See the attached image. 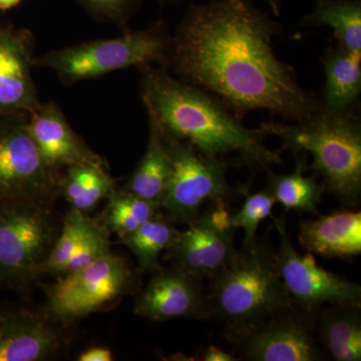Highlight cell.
I'll use <instances>...</instances> for the list:
<instances>
[{
    "label": "cell",
    "instance_id": "1",
    "mask_svg": "<svg viewBox=\"0 0 361 361\" xmlns=\"http://www.w3.org/2000/svg\"><path fill=\"white\" fill-rule=\"evenodd\" d=\"M281 25L250 0L191 4L172 39L170 63L179 80L210 92L238 118L265 110L302 123L323 110L272 42Z\"/></svg>",
    "mask_w": 361,
    "mask_h": 361
},
{
    "label": "cell",
    "instance_id": "2",
    "mask_svg": "<svg viewBox=\"0 0 361 361\" xmlns=\"http://www.w3.org/2000/svg\"><path fill=\"white\" fill-rule=\"evenodd\" d=\"M142 97L151 125L169 137L189 142L203 155L233 156L239 167L253 171L283 165L282 149H268L267 135L260 128L245 127L218 97L171 77L167 71L142 66Z\"/></svg>",
    "mask_w": 361,
    "mask_h": 361
},
{
    "label": "cell",
    "instance_id": "3",
    "mask_svg": "<svg viewBox=\"0 0 361 361\" xmlns=\"http://www.w3.org/2000/svg\"><path fill=\"white\" fill-rule=\"evenodd\" d=\"M260 129L280 137L282 149H290L294 156L310 153L311 170L342 205L360 203L361 123L353 110L332 113L323 109L305 122H265Z\"/></svg>",
    "mask_w": 361,
    "mask_h": 361
},
{
    "label": "cell",
    "instance_id": "4",
    "mask_svg": "<svg viewBox=\"0 0 361 361\" xmlns=\"http://www.w3.org/2000/svg\"><path fill=\"white\" fill-rule=\"evenodd\" d=\"M207 300L211 318L238 332L263 322L292 301L275 263L268 236L256 237L237 249L234 257L209 280Z\"/></svg>",
    "mask_w": 361,
    "mask_h": 361
},
{
    "label": "cell",
    "instance_id": "5",
    "mask_svg": "<svg viewBox=\"0 0 361 361\" xmlns=\"http://www.w3.org/2000/svg\"><path fill=\"white\" fill-rule=\"evenodd\" d=\"M160 134L171 160L170 179L161 209L174 224H190L205 204H228L248 191L249 186L230 185V169L239 167L234 160L203 155L189 142Z\"/></svg>",
    "mask_w": 361,
    "mask_h": 361
},
{
    "label": "cell",
    "instance_id": "6",
    "mask_svg": "<svg viewBox=\"0 0 361 361\" xmlns=\"http://www.w3.org/2000/svg\"><path fill=\"white\" fill-rule=\"evenodd\" d=\"M172 39L165 26L133 32L116 39L97 40L49 52L33 61V65L47 66L65 82L101 77L130 66L170 63Z\"/></svg>",
    "mask_w": 361,
    "mask_h": 361
},
{
    "label": "cell",
    "instance_id": "7",
    "mask_svg": "<svg viewBox=\"0 0 361 361\" xmlns=\"http://www.w3.org/2000/svg\"><path fill=\"white\" fill-rule=\"evenodd\" d=\"M317 311V310H316ZM292 304L263 322L238 332H223L238 360L319 361L326 360L315 334V314Z\"/></svg>",
    "mask_w": 361,
    "mask_h": 361
},
{
    "label": "cell",
    "instance_id": "8",
    "mask_svg": "<svg viewBox=\"0 0 361 361\" xmlns=\"http://www.w3.org/2000/svg\"><path fill=\"white\" fill-rule=\"evenodd\" d=\"M56 242V227L44 205L0 202V279L28 281L44 262Z\"/></svg>",
    "mask_w": 361,
    "mask_h": 361
},
{
    "label": "cell",
    "instance_id": "9",
    "mask_svg": "<svg viewBox=\"0 0 361 361\" xmlns=\"http://www.w3.org/2000/svg\"><path fill=\"white\" fill-rule=\"evenodd\" d=\"M134 285L135 274L127 261L111 252L52 285L49 310L59 322H73L118 300Z\"/></svg>",
    "mask_w": 361,
    "mask_h": 361
},
{
    "label": "cell",
    "instance_id": "10",
    "mask_svg": "<svg viewBox=\"0 0 361 361\" xmlns=\"http://www.w3.org/2000/svg\"><path fill=\"white\" fill-rule=\"evenodd\" d=\"M272 219L280 239L279 248L275 250L278 274L294 305L311 312L326 304L361 306L360 285L324 269L310 254L299 253L292 245L285 216Z\"/></svg>",
    "mask_w": 361,
    "mask_h": 361
},
{
    "label": "cell",
    "instance_id": "11",
    "mask_svg": "<svg viewBox=\"0 0 361 361\" xmlns=\"http://www.w3.org/2000/svg\"><path fill=\"white\" fill-rule=\"evenodd\" d=\"M223 202L210 203L206 210L178 232L174 243L168 249L172 266L196 279L210 280L225 267L236 253L231 214Z\"/></svg>",
    "mask_w": 361,
    "mask_h": 361
},
{
    "label": "cell",
    "instance_id": "12",
    "mask_svg": "<svg viewBox=\"0 0 361 361\" xmlns=\"http://www.w3.org/2000/svg\"><path fill=\"white\" fill-rule=\"evenodd\" d=\"M54 170L45 161L27 126L0 132V202L44 206L56 187Z\"/></svg>",
    "mask_w": 361,
    "mask_h": 361
},
{
    "label": "cell",
    "instance_id": "13",
    "mask_svg": "<svg viewBox=\"0 0 361 361\" xmlns=\"http://www.w3.org/2000/svg\"><path fill=\"white\" fill-rule=\"evenodd\" d=\"M135 313L153 322L211 318L203 281L175 266H160L153 271L148 285L135 300Z\"/></svg>",
    "mask_w": 361,
    "mask_h": 361
},
{
    "label": "cell",
    "instance_id": "14",
    "mask_svg": "<svg viewBox=\"0 0 361 361\" xmlns=\"http://www.w3.org/2000/svg\"><path fill=\"white\" fill-rule=\"evenodd\" d=\"M27 129L45 161L51 168L63 166H104L97 154L90 151L75 135L58 106L49 104L35 109Z\"/></svg>",
    "mask_w": 361,
    "mask_h": 361
},
{
    "label": "cell",
    "instance_id": "15",
    "mask_svg": "<svg viewBox=\"0 0 361 361\" xmlns=\"http://www.w3.org/2000/svg\"><path fill=\"white\" fill-rule=\"evenodd\" d=\"M61 336L42 316L27 311L0 313V361H39L61 348Z\"/></svg>",
    "mask_w": 361,
    "mask_h": 361
},
{
    "label": "cell",
    "instance_id": "16",
    "mask_svg": "<svg viewBox=\"0 0 361 361\" xmlns=\"http://www.w3.org/2000/svg\"><path fill=\"white\" fill-rule=\"evenodd\" d=\"M299 242L305 250L327 259L349 260L361 253L360 211L339 210L304 221Z\"/></svg>",
    "mask_w": 361,
    "mask_h": 361
},
{
    "label": "cell",
    "instance_id": "17",
    "mask_svg": "<svg viewBox=\"0 0 361 361\" xmlns=\"http://www.w3.org/2000/svg\"><path fill=\"white\" fill-rule=\"evenodd\" d=\"M30 59L25 42L0 28V111H32L39 106Z\"/></svg>",
    "mask_w": 361,
    "mask_h": 361
},
{
    "label": "cell",
    "instance_id": "18",
    "mask_svg": "<svg viewBox=\"0 0 361 361\" xmlns=\"http://www.w3.org/2000/svg\"><path fill=\"white\" fill-rule=\"evenodd\" d=\"M360 310L355 304L336 303L316 311V338L332 360H361Z\"/></svg>",
    "mask_w": 361,
    "mask_h": 361
},
{
    "label": "cell",
    "instance_id": "19",
    "mask_svg": "<svg viewBox=\"0 0 361 361\" xmlns=\"http://www.w3.org/2000/svg\"><path fill=\"white\" fill-rule=\"evenodd\" d=\"M325 84L320 99L323 109L332 113L353 111L361 92V51L341 45L330 47L322 58Z\"/></svg>",
    "mask_w": 361,
    "mask_h": 361
},
{
    "label": "cell",
    "instance_id": "20",
    "mask_svg": "<svg viewBox=\"0 0 361 361\" xmlns=\"http://www.w3.org/2000/svg\"><path fill=\"white\" fill-rule=\"evenodd\" d=\"M149 128L151 134L146 154L125 190L161 206L170 179L171 160L160 132L151 123Z\"/></svg>",
    "mask_w": 361,
    "mask_h": 361
},
{
    "label": "cell",
    "instance_id": "21",
    "mask_svg": "<svg viewBox=\"0 0 361 361\" xmlns=\"http://www.w3.org/2000/svg\"><path fill=\"white\" fill-rule=\"evenodd\" d=\"M295 158V169L290 174L276 175L267 171V188L275 202L283 206L285 210L319 216L318 206L322 203L324 187L322 183L317 182L316 175L304 176L307 170L305 159L299 155Z\"/></svg>",
    "mask_w": 361,
    "mask_h": 361
},
{
    "label": "cell",
    "instance_id": "22",
    "mask_svg": "<svg viewBox=\"0 0 361 361\" xmlns=\"http://www.w3.org/2000/svg\"><path fill=\"white\" fill-rule=\"evenodd\" d=\"M306 25L329 26L338 44L361 51L360 0H317L314 11L303 18Z\"/></svg>",
    "mask_w": 361,
    "mask_h": 361
},
{
    "label": "cell",
    "instance_id": "23",
    "mask_svg": "<svg viewBox=\"0 0 361 361\" xmlns=\"http://www.w3.org/2000/svg\"><path fill=\"white\" fill-rule=\"evenodd\" d=\"M178 232L174 223L159 210L122 242L133 252L142 269L153 272L160 267L159 257L172 246Z\"/></svg>",
    "mask_w": 361,
    "mask_h": 361
},
{
    "label": "cell",
    "instance_id": "24",
    "mask_svg": "<svg viewBox=\"0 0 361 361\" xmlns=\"http://www.w3.org/2000/svg\"><path fill=\"white\" fill-rule=\"evenodd\" d=\"M114 185V180L106 174L103 166L85 164L68 167L61 189L73 208L85 212L103 199L111 197L115 192Z\"/></svg>",
    "mask_w": 361,
    "mask_h": 361
},
{
    "label": "cell",
    "instance_id": "25",
    "mask_svg": "<svg viewBox=\"0 0 361 361\" xmlns=\"http://www.w3.org/2000/svg\"><path fill=\"white\" fill-rule=\"evenodd\" d=\"M161 206L130 192H114L104 212V225L121 240L129 236L159 210Z\"/></svg>",
    "mask_w": 361,
    "mask_h": 361
},
{
    "label": "cell",
    "instance_id": "26",
    "mask_svg": "<svg viewBox=\"0 0 361 361\" xmlns=\"http://www.w3.org/2000/svg\"><path fill=\"white\" fill-rule=\"evenodd\" d=\"M92 219L84 212L73 208L66 214L59 239L54 242L51 252L42 263L40 273H56L59 274L63 266L73 255L78 245L89 231Z\"/></svg>",
    "mask_w": 361,
    "mask_h": 361
},
{
    "label": "cell",
    "instance_id": "27",
    "mask_svg": "<svg viewBox=\"0 0 361 361\" xmlns=\"http://www.w3.org/2000/svg\"><path fill=\"white\" fill-rule=\"evenodd\" d=\"M245 202L236 214H231L230 222L234 229L244 231V244L250 243L257 237L259 225L270 217L275 202L270 190L265 188L262 191L244 194Z\"/></svg>",
    "mask_w": 361,
    "mask_h": 361
},
{
    "label": "cell",
    "instance_id": "28",
    "mask_svg": "<svg viewBox=\"0 0 361 361\" xmlns=\"http://www.w3.org/2000/svg\"><path fill=\"white\" fill-rule=\"evenodd\" d=\"M111 253L110 237L106 226L92 221L82 243L78 245L73 255L63 266L59 274L73 272L92 264L97 259Z\"/></svg>",
    "mask_w": 361,
    "mask_h": 361
},
{
    "label": "cell",
    "instance_id": "29",
    "mask_svg": "<svg viewBox=\"0 0 361 361\" xmlns=\"http://www.w3.org/2000/svg\"><path fill=\"white\" fill-rule=\"evenodd\" d=\"M90 11L108 20L123 21L139 0H80Z\"/></svg>",
    "mask_w": 361,
    "mask_h": 361
},
{
    "label": "cell",
    "instance_id": "30",
    "mask_svg": "<svg viewBox=\"0 0 361 361\" xmlns=\"http://www.w3.org/2000/svg\"><path fill=\"white\" fill-rule=\"evenodd\" d=\"M78 361H111L114 360L113 353L106 348H92L80 353Z\"/></svg>",
    "mask_w": 361,
    "mask_h": 361
},
{
    "label": "cell",
    "instance_id": "31",
    "mask_svg": "<svg viewBox=\"0 0 361 361\" xmlns=\"http://www.w3.org/2000/svg\"><path fill=\"white\" fill-rule=\"evenodd\" d=\"M201 360L203 361H236L238 357L234 353H226L216 345L208 346L202 355Z\"/></svg>",
    "mask_w": 361,
    "mask_h": 361
},
{
    "label": "cell",
    "instance_id": "32",
    "mask_svg": "<svg viewBox=\"0 0 361 361\" xmlns=\"http://www.w3.org/2000/svg\"><path fill=\"white\" fill-rule=\"evenodd\" d=\"M265 1L269 6L271 13L275 16H279L281 13L282 0H265Z\"/></svg>",
    "mask_w": 361,
    "mask_h": 361
},
{
    "label": "cell",
    "instance_id": "33",
    "mask_svg": "<svg viewBox=\"0 0 361 361\" xmlns=\"http://www.w3.org/2000/svg\"><path fill=\"white\" fill-rule=\"evenodd\" d=\"M21 0H0V11H7L18 6Z\"/></svg>",
    "mask_w": 361,
    "mask_h": 361
}]
</instances>
